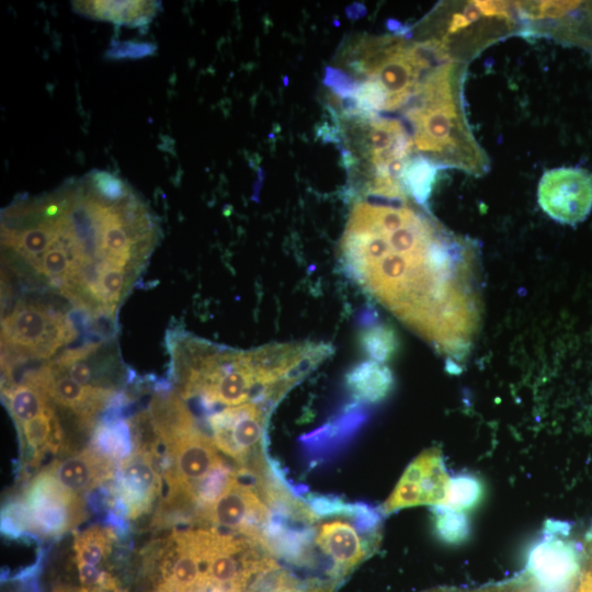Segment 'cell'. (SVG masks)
<instances>
[{
	"label": "cell",
	"mask_w": 592,
	"mask_h": 592,
	"mask_svg": "<svg viewBox=\"0 0 592 592\" xmlns=\"http://www.w3.org/2000/svg\"><path fill=\"white\" fill-rule=\"evenodd\" d=\"M463 64L445 61L423 81L403 109L411 127L413 151L437 168L473 175L489 169V159L467 123L462 96Z\"/></svg>",
	"instance_id": "5"
},
{
	"label": "cell",
	"mask_w": 592,
	"mask_h": 592,
	"mask_svg": "<svg viewBox=\"0 0 592 592\" xmlns=\"http://www.w3.org/2000/svg\"><path fill=\"white\" fill-rule=\"evenodd\" d=\"M115 533L102 525H92L76 535L75 560L82 592H121L118 580L110 572Z\"/></svg>",
	"instance_id": "14"
},
{
	"label": "cell",
	"mask_w": 592,
	"mask_h": 592,
	"mask_svg": "<svg viewBox=\"0 0 592 592\" xmlns=\"http://www.w3.org/2000/svg\"><path fill=\"white\" fill-rule=\"evenodd\" d=\"M160 232L143 197L128 182L104 170L18 198L1 216L2 249L24 264L48 247L67 254L71 274L62 294L87 309L93 308L101 274L109 269L138 274Z\"/></svg>",
	"instance_id": "1"
},
{
	"label": "cell",
	"mask_w": 592,
	"mask_h": 592,
	"mask_svg": "<svg viewBox=\"0 0 592 592\" xmlns=\"http://www.w3.org/2000/svg\"><path fill=\"white\" fill-rule=\"evenodd\" d=\"M76 13L129 27L149 23L161 9L158 1H72Z\"/></svg>",
	"instance_id": "17"
},
{
	"label": "cell",
	"mask_w": 592,
	"mask_h": 592,
	"mask_svg": "<svg viewBox=\"0 0 592 592\" xmlns=\"http://www.w3.org/2000/svg\"><path fill=\"white\" fill-rule=\"evenodd\" d=\"M437 167L421 156H413L406 169L403 186L419 204H425L435 180Z\"/></svg>",
	"instance_id": "22"
},
{
	"label": "cell",
	"mask_w": 592,
	"mask_h": 592,
	"mask_svg": "<svg viewBox=\"0 0 592 592\" xmlns=\"http://www.w3.org/2000/svg\"><path fill=\"white\" fill-rule=\"evenodd\" d=\"M582 550L592 557V525L587 532L584 546Z\"/></svg>",
	"instance_id": "25"
},
{
	"label": "cell",
	"mask_w": 592,
	"mask_h": 592,
	"mask_svg": "<svg viewBox=\"0 0 592 592\" xmlns=\"http://www.w3.org/2000/svg\"><path fill=\"white\" fill-rule=\"evenodd\" d=\"M46 390L32 377L27 376L21 384L5 390V403L15 426L29 422L52 406Z\"/></svg>",
	"instance_id": "19"
},
{
	"label": "cell",
	"mask_w": 592,
	"mask_h": 592,
	"mask_svg": "<svg viewBox=\"0 0 592 592\" xmlns=\"http://www.w3.org/2000/svg\"><path fill=\"white\" fill-rule=\"evenodd\" d=\"M46 469L66 489L81 494L112 478L114 462L91 447L57 459Z\"/></svg>",
	"instance_id": "16"
},
{
	"label": "cell",
	"mask_w": 592,
	"mask_h": 592,
	"mask_svg": "<svg viewBox=\"0 0 592 592\" xmlns=\"http://www.w3.org/2000/svg\"><path fill=\"white\" fill-rule=\"evenodd\" d=\"M10 509L16 530L43 536L65 534L80 524L86 513L81 494L66 489L47 469L33 478L21 501Z\"/></svg>",
	"instance_id": "7"
},
{
	"label": "cell",
	"mask_w": 592,
	"mask_h": 592,
	"mask_svg": "<svg viewBox=\"0 0 592 592\" xmlns=\"http://www.w3.org/2000/svg\"><path fill=\"white\" fill-rule=\"evenodd\" d=\"M449 60L431 41L364 37L351 47L348 62L356 80L338 78L335 81L345 83L335 84L341 94L351 98L353 111L368 114L395 111L405 109L430 72Z\"/></svg>",
	"instance_id": "4"
},
{
	"label": "cell",
	"mask_w": 592,
	"mask_h": 592,
	"mask_svg": "<svg viewBox=\"0 0 592 592\" xmlns=\"http://www.w3.org/2000/svg\"><path fill=\"white\" fill-rule=\"evenodd\" d=\"M270 409L269 405L247 402L212 413L207 421L217 448L241 466L259 460L252 457H259Z\"/></svg>",
	"instance_id": "10"
},
{
	"label": "cell",
	"mask_w": 592,
	"mask_h": 592,
	"mask_svg": "<svg viewBox=\"0 0 592 592\" xmlns=\"http://www.w3.org/2000/svg\"><path fill=\"white\" fill-rule=\"evenodd\" d=\"M172 358L183 397L198 396L205 406H273L321 363L315 342L272 344L232 350L197 338H182Z\"/></svg>",
	"instance_id": "3"
},
{
	"label": "cell",
	"mask_w": 592,
	"mask_h": 592,
	"mask_svg": "<svg viewBox=\"0 0 592 592\" xmlns=\"http://www.w3.org/2000/svg\"><path fill=\"white\" fill-rule=\"evenodd\" d=\"M346 385L355 400L375 403L391 391L394 377L386 365L369 360L351 368L346 375Z\"/></svg>",
	"instance_id": "18"
},
{
	"label": "cell",
	"mask_w": 592,
	"mask_h": 592,
	"mask_svg": "<svg viewBox=\"0 0 592 592\" xmlns=\"http://www.w3.org/2000/svg\"><path fill=\"white\" fill-rule=\"evenodd\" d=\"M483 493L481 481L471 474H459L449 479L444 508L464 512L479 504Z\"/></svg>",
	"instance_id": "21"
},
{
	"label": "cell",
	"mask_w": 592,
	"mask_h": 592,
	"mask_svg": "<svg viewBox=\"0 0 592 592\" xmlns=\"http://www.w3.org/2000/svg\"><path fill=\"white\" fill-rule=\"evenodd\" d=\"M53 592H75L73 590L69 589V588H56Z\"/></svg>",
	"instance_id": "26"
},
{
	"label": "cell",
	"mask_w": 592,
	"mask_h": 592,
	"mask_svg": "<svg viewBox=\"0 0 592 592\" xmlns=\"http://www.w3.org/2000/svg\"><path fill=\"white\" fill-rule=\"evenodd\" d=\"M360 344L373 361L384 363L394 356L399 341L394 329L389 326L375 325L362 330Z\"/></svg>",
	"instance_id": "24"
},
{
	"label": "cell",
	"mask_w": 592,
	"mask_h": 592,
	"mask_svg": "<svg viewBox=\"0 0 592 592\" xmlns=\"http://www.w3.org/2000/svg\"><path fill=\"white\" fill-rule=\"evenodd\" d=\"M449 477L436 447L425 449L405 470L390 497L383 504L384 514L415 505H441L446 497Z\"/></svg>",
	"instance_id": "12"
},
{
	"label": "cell",
	"mask_w": 592,
	"mask_h": 592,
	"mask_svg": "<svg viewBox=\"0 0 592 592\" xmlns=\"http://www.w3.org/2000/svg\"><path fill=\"white\" fill-rule=\"evenodd\" d=\"M454 247L412 208L364 201L352 208L340 243L350 275L424 332L443 299Z\"/></svg>",
	"instance_id": "2"
},
{
	"label": "cell",
	"mask_w": 592,
	"mask_h": 592,
	"mask_svg": "<svg viewBox=\"0 0 592 592\" xmlns=\"http://www.w3.org/2000/svg\"><path fill=\"white\" fill-rule=\"evenodd\" d=\"M92 447L112 462H122L137 448L133 424L126 420L106 421L93 434Z\"/></svg>",
	"instance_id": "20"
},
{
	"label": "cell",
	"mask_w": 592,
	"mask_h": 592,
	"mask_svg": "<svg viewBox=\"0 0 592 592\" xmlns=\"http://www.w3.org/2000/svg\"><path fill=\"white\" fill-rule=\"evenodd\" d=\"M433 525L437 538L449 545L464 543L470 534V524L466 514L442 505L433 509Z\"/></svg>",
	"instance_id": "23"
},
{
	"label": "cell",
	"mask_w": 592,
	"mask_h": 592,
	"mask_svg": "<svg viewBox=\"0 0 592 592\" xmlns=\"http://www.w3.org/2000/svg\"><path fill=\"white\" fill-rule=\"evenodd\" d=\"M30 376L46 390L50 399L60 407L71 410L83 423L91 421L114 391L83 386L52 364Z\"/></svg>",
	"instance_id": "15"
},
{
	"label": "cell",
	"mask_w": 592,
	"mask_h": 592,
	"mask_svg": "<svg viewBox=\"0 0 592 592\" xmlns=\"http://www.w3.org/2000/svg\"><path fill=\"white\" fill-rule=\"evenodd\" d=\"M71 321L39 304L19 303L2 320V344L19 356L49 357L76 335Z\"/></svg>",
	"instance_id": "8"
},
{
	"label": "cell",
	"mask_w": 592,
	"mask_h": 592,
	"mask_svg": "<svg viewBox=\"0 0 592 592\" xmlns=\"http://www.w3.org/2000/svg\"><path fill=\"white\" fill-rule=\"evenodd\" d=\"M433 16L431 36L424 39L460 64L493 42L522 31L510 1L453 2Z\"/></svg>",
	"instance_id": "6"
},
{
	"label": "cell",
	"mask_w": 592,
	"mask_h": 592,
	"mask_svg": "<svg viewBox=\"0 0 592 592\" xmlns=\"http://www.w3.org/2000/svg\"><path fill=\"white\" fill-rule=\"evenodd\" d=\"M569 531L568 523L549 521L530 551L526 572L539 592H573L578 585L582 550L567 538Z\"/></svg>",
	"instance_id": "9"
},
{
	"label": "cell",
	"mask_w": 592,
	"mask_h": 592,
	"mask_svg": "<svg viewBox=\"0 0 592 592\" xmlns=\"http://www.w3.org/2000/svg\"><path fill=\"white\" fill-rule=\"evenodd\" d=\"M156 451L139 447L118 465V499L132 520L147 514L161 492L162 478L155 458Z\"/></svg>",
	"instance_id": "13"
},
{
	"label": "cell",
	"mask_w": 592,
	"mask_h": 592,
	"mask_svg": "<svg viewBox=\"0 0 592 592\" xmlns=\"http://www.w3.org/2000/svg\"><path fill=\"white\" fill-rule=\"evenodd\" d=\"M537 196L542 209L553 219L579 224L592 209V174L581 168L548 170L539 181Z\"/></svg>",
	"instance_id": "11"
}]
</instances>
